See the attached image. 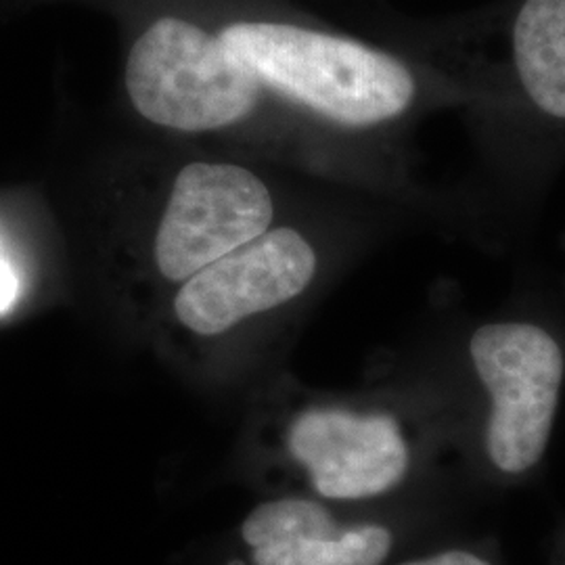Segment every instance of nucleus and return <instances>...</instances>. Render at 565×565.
<instances>
[{
	"label": "nucleus",
	"instance_id": "f257e3e1",
	"mask_svg": "<svg viewBox=\"0 0 565 565\" xmlns=\"http://www.w3.org/2000/svg\"><path fill=\"white\" fill-rule=\"evenodd\" d=\"M467 363L480 404L457 425L465 480L478 499L534 484L551 450L565 382V350L532 321L473 329Z\"/></svg>",
	"mask_w": 565,
	"mask_h": 565
},
{
	"label": "nucleus",
	"instance_id": "f03ea898",
	"mask_svg": "<svg viewBox=\"0 0 565 565\" xmlns=\"http://www.w3.org/2000/svg\"><path fill=\"white\" fill-rule=\"evenodd\" d=\"M218 36L264 88L340 124L392 120L415 95L401 61L350 39L266 20L233 21Z\"/></svg>",
	"mask_w": 565,
	"mask_h": 565
},
{
	"label": "nucleus",
	"instance_id": "7ed1b4c3",
	"mask_svg": "<svg viewBox=\"0 0 565 565\" xmlns=\"http://www.w3.org/2000/svg\"><path fill=\"white\" fill-rule=\"evenodd\" d=\"M124 82L145 120L189 135L245 120L264 90L218 32L177 15L142 30L128 53Z\"/></svg>",
	"mask_w": 565,
	"mask_h": 565
},
{
	"label": "nucleus",
	"instance_id": "20e7f679",
	"mask_svg": "<svg viewBox=\"0 0 565 565\" xmlns=\"http://www.w3.org/2000/svg\"><path fill=\"white\" fill-rule=\"evenodd\" d=\"M275 202L258 174L237 163L184 166L166 203L153 243L168 281H186L207 264L266 233Z\"/></svg>",
	"mask_w": 565,
	"mask_h": 565
},
{
	"label": "nucleus",
	"instance_id": "39448f33",
	"mask_svg": "<svg viewBox=\"0 0 565 565\" xmlns=\"http://www.w3.org/2000/svg\"><path fill=\"white\" fill-rule=\"evenodd\" d=\"M315 273L317 254L298 231L268 228L182 281L174 315L198 335H221L296 300Z\"/></svg>",
	"mask_w": 565,
	"mask_h": 565
},
{
	"label": "nucleus",
	"instance_id": "423d86ee",
	"mask_svg": "<svg viewBox=\"0 0 565 565\" xmlns=\"http://www.w3.org/2000/svg\"><path fill=\"white\" fill-rule=\"evenodd\" d=\"M513 53L530 99L565 120V0H525L513 28Z\"/></svg>",
	"mask_w": 565,
	"mask_h": 565
},
{
	"label": "nucleus",
	"instance_id": "0eeeda50",
	"mask_svg": "<svg viewBox=\"0 0 565 565\" xmlns=\"http://www.w3.org/2000/svg\"><path fill=\"white\" fill-rule=\"evenodd\" d=\"M385 565H507L497 534L461 527Z\"/></svg>",
	"mask_w": 565,
	"mask_h": 565
},
{
	"label": "nucleus",
	"instance_id": "6e6552de",
	"mask_svg": "<svg viewBox=\"0 0 565 565\" xmlns=\"http://www.w3.org/2000/svg\"><path fill=\"white\" fill-rule=\"evenodd\" d=\"M18 294H20L18 275H15L13 266L7 263L0 254V315L7 312L15 303Z\"/></svg>",
	"mask_w": 565,
	"mask_h": 565
},
{
	"label": "nucleus",
	"instance_id": "1a4fd4ad",
	"mask_svg": "<svg viewBox=\"0 0 565 565\" xmlns=\"http://www.w3.org/2000/svg\"><path fill=\"white\" fill-rule=\"evenodd\" d=\"M548 565H565V518H559L548 541Z\"/></svg>",
	"mask_w": 565,
	"mask_h": 565
}]
</instances>
